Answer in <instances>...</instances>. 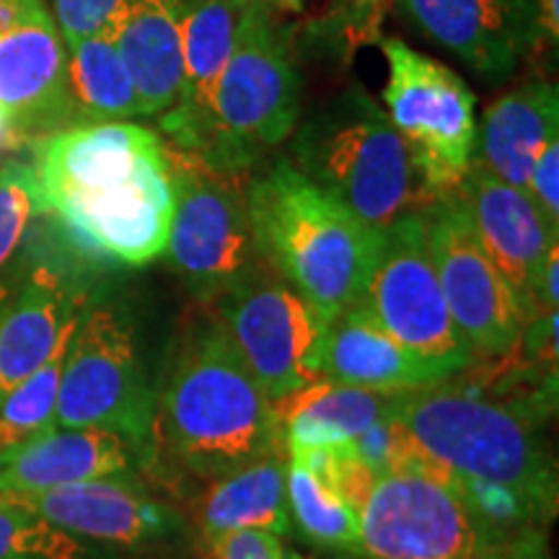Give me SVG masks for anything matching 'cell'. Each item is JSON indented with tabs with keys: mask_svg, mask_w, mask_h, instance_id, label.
Here are the masks:
<instances>
[{
	"mask_svg": "<svg viewBox=\"0 0 559 559\" xmlns=\"http://www.w3.org/2000/svg\"><path fill=\"white\" fill-rule=\"evenodd\" d=\"M39 213L55 215L83 254L145 267L166 254L171 169L166 143L132 122L73 124L34 140Z\"/></svg>",
	"mask_w": 559,
	"mask_h": 559,
	"instance_id": "obj_1",
	"label": "cell"
},
{
	"mask_svg": "<svg viewBox=\"0 0 559 559\" xmlns=\"http://www.w3.org/2000/svg\"><path fill=\"white\" fill-rule=\"evenodd\" d=\"M544 415L536 404L489 400L443 383L402 391L389 417L391 469L425 461L461 481L500 489L547 526L557 515L559 479L542 436Z\"/></svg>",
	"mask_w": 559,
	"mask_h": 559,
	"instance_id": "obj_2",
	"label": "cell"
},
{
	"mask_svg": "<svg viewBox=\"0 0 559 559\" xmlns=\"http://www.w3.org/2000/svg\"><path fill=\"white\" fill-rule=\"evenodd\" d=\"M174 464L210 481L285 445L275 407L213 317L179 332L166 370L153 438Z\"/></svg>",
	"mask_w": 559,
	"mask_h": 559,
	"instance_id": "obj_3",
	"label": "cell"
},
{
	"mask_svg": "<svg viewBox=\"0 0 559 559\" xmlns=\"http://www.w3.org/2000/svg\"><path fill=\"white\" fill-rule=\"evenodd\" d=\"M257 257L288 280L326 321L360 304L381 230L280 156L247 179Z\"/></svg>",
	"mask_w": 559,
	"mask_h": 559,
	"instance_id": "obj_4",
	"label": "cell"
},
{
	"mask_svg": "<svg viewBox=\"0 0 559 559\" xmlns=\"http://www.w3.org/2000/svg\"><path fill=\"white\" fill-rule=\"evenodd\" d=\"M290 164L373 230L430 205L402 135L358 86L296 124Z\"/></svg>",
	"mask_w": 559,
	"mask_h": 559,
	"instance_id": "obj_5",
	"label": "cell"
},
{
	"mask_svg": "<svg viewBox=\"0 0 559 559\" xmlns=\"http://www.w3.org/2000/svg\"><path fill=\"white\" fill-rule=\"evenodd\" d=\"M300 120V75L275 11L249 0L213 99V135L200 160L228 174L254 169Z\"/></svg>",
	"mask_w": 559,
	"mask_h": 559,
	"instance_id": "obj_6",
	"label": "cell"
},
{
	"mask_svg": "<svg viewBox=\"0 0 559 559\" xmlns=\"http://www.w3.org/2000/svg\"><path fill=\"white\" fill-rule=\"evenodd\" d=\"M358 519L368 559H526L453 474L425 461L379 474Z\"/></svg>",
	"mask_w": 559,
	"mask_h": 559,
	"instance_id": "obj_7",
	"label": "cell"
},
{
	"mask_svg": "<svg viewBox=\"0 0 559 559\" xmlns=\"http://www.w3.org/2000/svg\"><path fill=\"white\" fill-rule=\"evenodd\" d=\"M58 428L111 430L153 453L156 394L145 373L135 326L117 306L83 311L58 389Z\"/></svg>",
	"mask_w": 559,
	"mask_h": 559,
	"instance_id": "obj_8",
	"label": "cell"
},
{
	"mask_svg": "<svg viewBox=\"0 0 559 559\" xmlns=\"http://www.w3.org/2000/svg\"><path fill=\"white\" fill-rule=\"evenodd\" d=\"M389 62L386 115L419 174L428 200L461 190L477 156L474 94L459 73L402 39H381Z\"/></svg>",
	"mask_w": 559,
	"mask_h": 559,
	"instance_id": "obj_9",
	"label": "cell"
},
{
	"mask_svg": "<svg viewBox=\"0 0 559 559\" xmlns=\"http://www.w3.org/2000/svg\"><path fill=\"white\" fill-rule=\"evenodd\" d=\"M166 156L174 192L166 254L192 298L215 304L257 262L247 177L213 169L169 145Z\"/></svg>",
	"mask_w": 559,
	"mask_h": 559,
	"instance_id": "obj_10",
	"label": "cell"
},
{
	"mask_svg": "<svg viewBox=\"0 0 559 559\" xmlns=\"http://www.w3.org/2000/svg\"><path fill=\"white\" fill-rule=\"evenodd\" d=\"M360 306L409 353L451 376L474 362L440 293L425 210L381 230Z\"/></svg>",
	"mask_w": 559,
	"mask_h": 559,
	"instance_id": "obj_11",
	"label": "cell"
},
{
	"mask_svg": "<svg viewBox=\"0 0 559 559\" xmlns=\"http://www.w3.org/2000/svg\"><path fill=\"white\" fill-rule=\"evenodd\" d=\"M215 304L223 330L272 402L319 381L311 362L330 321L260 257Z\"/></svg>",
	"mask_w": 559,
	"mask_h": 559,
	"instance_id": "obj_12",
	"label": "cell"
},
{
	"mask_svg": "<svg viewBox=\"0 0 559 559\" xmlns=\"http://www.w3.org/2000/svg\"><path fill=\"white\" fill-rule=\"evenodd\" d=\"M428 243L445 306L474 358H506L526 330L513 293L489 262L456 194L425 207Z\"/></svg>",
	"mask_w": 559,
	"mask_h": 559,
	"instance_id": "obj_13",
	"label": "cell"
},
{
	"mask_svg": "<svg viewBox=\"0 0 559 559\" xmlns=\"http://www.w3.org/2000/svg\"><path fill=\"white\" fill-rule=\"evenodd\" d=\"M11 500L96 547L148 549L174 542L185 531L177 510L153 498L135 474L75 481Z\"/></svg>",
	"mask_w": 559,
	"mask_h": 559,
	"instance_id": "obj_14",
	"label": "cell"
},
{
	"mask_svg": "<svg viewBox=\"0 0 559 559\" xmlns=\"http://www.w3.org/2000/svg\"><path fill=\"white\" fill-rule=\"evenodd\" d=\"M456 198L489 262L513 293L523 321L531 324L542 317L536 306V280L549 251L557 247L559 230L544 221L526 192L492 177L477 160Z\"/></svg>",
	"mask_w": 559,
	"mask_h": 559,
	"instance_id": "obj_15",
	"label": "cell"
},
{
	"mask_svg": "<svg viewBox=\"0 0 559 559\" xmlns=\"http://www.w3.org/2000/svg\"><path fill=\"white\" fill-rule=\"evenodd\" d=\"M249 0H190L181 19V91L160 117L174 151L200 156L213 135V99Z\"/></svg>",
	"mask_w": 559,
	"mask_h": 559,
	"instance_id": "obj_16",
	"label": "cell"
},
{
	"mask_svg": "<svg viewBox=\"0 0 559 559\" xmlns=\"http://www.w3.org/2000/svg\"><path fill=\"white\" fill-rule=\"evenodd\" d=\"M0 111L24 143L70 128L68 47L52 13L0 34Z\"/></svg>",
	"mask_w": 559,
	"mask_h": 559,
	"instance_id": "obj_17",
	"label": "cell"
},
{
	"mask_svg": "<svg viewBox=\"0 0 559 559\" xmlns=\"http://www.w3.org/2000/svg\"><path fill=\"white\" fill-rule=\"evenodd\" d=\"M311 368L319 381L373 391H415L451 379L400 345L360 304L330 321Z\"/></svg>",
	"mask_w": 559,
	"mask_h": 559,
	"instance_id": "obj_18",
	"label": "cell"
},
{
	"mask_svg": "<svg viewBox=\"0 0 559 559\" xmlns=\"http://www.w3.org/2000/svg\"><path fill=\"white\" fill-rule=\"evenodd\" d=\"M140 464V451L117 432L55 428L0 464V495L21 498L75 481L135 474Z\"/></svg>",
	"mask_w": 559,
	"mask_h": 559,
	"instance_id": "obj_19",
	"label": "cell"
},
{
	"mask_svg": "<svg viewBox=\"0 0 559 559\" xmlns=\"http://www.w3.org/2000/svg\"><path fill=\"white\" fill-rule=\"evenodd\" d=\"M394 9L485 79H508L523 58L513 0H396Z\"/></svg>",
	"mask_w": 559,
	"mask_h": 559,
	"instance_id": "obj_20",
	"label": "cell"
},
{
	"mask_svg": "<svg viewBox=\"0 0 559 559\" xmlns=\"http://www.w3.org/2000/svg\"><path fill=\"white\" fill-rule=\"evenodd\" d=\"M190 0H128L109 29L140 102V117H164L181 91V19Z\"/></svg>",
	"mask_w": 559,
	"mask_h": 559,
	"instance_id": "obj_21",
	"label": "cell"
},
{
	"mask_svg": "<svg viewBox=\"0 0 559 559\" xmlns=\"http://www.w3.org/2000/svg\"><path fill=\"white\" fill-rule=\"evenodd\" d=\"M288 461V445H277L241 469L205 481L194 502L200 542L210 547L236 531L290 534Z\"/></svg>",
	"mask_w": 559,
	"mask_h": 559,
	"instance_id": "obj_22",
	"label": "cell"
},
{
	"mask_svg": "<svg viewBox=\"0 0 559 559\" xmlns=\"http://www.w3.org/2000/svg\"><path fill=\"white\" fill-rule=\"evenodd\" d=\"M75 313L73 293L58 270L39 264L26 275L0 311V396L50 360Z\"/></svg>",
	"mask_w": 559,
	"mask_h": 559,
	"instance_id": "obj_23",
	"label": "cell"
},
{
	"mask_svg": "<svg viewBox=\"0 0 559 559\" xmlns=\"http://www.w3.org/2000/svg\"><path fill=\"white\" fill-rule=\"evenodd\" d=\"M559 135V88L555 81H528L508 91L485 111L477 132V164L506 185L526 192L531 166L544 143Z\"/></svg>",
	"mask_w": 559,
	"mask_h": 559,
	"instance_id": "obj_24",
	"label": "cell"
},
{
	"mask_svg": "<svg viewBox=\"0 0 559 559\" xmlns=\"http://www.w3.org/2000/svg\"><path fill=\"white\" fill-rule=\"evenodd\" d=\"M402 391H373L317 381L272 402L288 449L353 443L394 412Z\"/></svg>",
	"mask_w": 559,
	"mask_h": 559,
	"instance_id": "obj_25",
	"label": "cell"
},
{
	"mask_svg": "<svg viewBox=\"0 0 559 559\" xmlns=\"http://www.w3.org/2000/svg\"><path fill=\"white\" fill-rule=\"evenodd\" d=\"M66 47L70 128L128 122L140 117L135 86L109 34L73 41Z\"/></svg>",
	"mask_w": 559,
	"mask_h": 559,
	"instance_id": "obj_26",
	"label": "cell"
},
{
	"mask_svg": "<svg viewBox=\"0 0 559 559\" xmlns=\"http://www.w3.org/2000/svg\"><path fill=\"white\" fill-rule=\"evenodd\" d=\"M81 311L70 319L62 337L50 355V360L41 366L37 373L21 381L16 389L0 396V464L16 456L21 449L45 438L47 432L58 428V389L62 366H66L70 342H73L75 326H79Z\"/></svg>",
	"mask_w": 559,
	"mask_h": 559,
	"instance_id": "obj_27",
	"label": "cell"
},
{
	"mask_svg": "<svg viewBox=\"0 0 559 559\" xmlns=\"http://www.w3.org/2000/svg\"><path fill=\"white\" fill-rule=\"evenodd\" d=\"M290 521L298 523L306 539L326 549L358 551L360 519L334 489L298 461H288Z\"/></svg>",
	"mask_w": 559,
	"mask_h": 559,
	"instance_id": "obj_28",
	"label": "cell"
},
{
	"mask_svg": "<svg viewBox=\"0 0 559 559\" xmlns=\"http://www.w3.org/2000/svg\"><path fill=\"white\" fill-rule=\"evenodd\" d=\"M0 559H111V555L58 528L16 500L0 498Z\"/></svg>",
	"mask_w": 559,
	"mask_h": 559,
	"instance_id": "obj_29",
	"label": "cell"
},
{
	"mask_svg": "<svg viewBox=\"0 0 559 559\" xmlns=\"http://www.w3.org/2000/svg\"><path fill=\"white\" fill-rule=\"evenodd\" d=\"M396 0H337L324 19V39L345 62H353L362 47L381 45L383 21L394 11Z\"/></svg>",
	"mask_w": 559,
	"mask_h": 559,
	"instance_id": "obj_30",
	"label": "cell"
},
{
	"mask_svg": "<svg viewBox=\"0 0 559 559\" xmlns=\"http://www.w3.org/2000/svg\"><path fill=\"white\" fill-rule=\"evenodd\" d=\"M37 210L34 174L26 160H5L0 166V270L11 262Z\"/></svg>",
	"mask_w": 559,
	"mask_h": 559,
	"instance_id": "obj_31",
	"label": "cell"
},
{
	"mask_svg": "<svg viewBox=\"0 0 559 559\" xmlns=\"http://www.w3.org/2000/svg\"><path fill=\"white\" fill-rule=\"evenodd\" d=\"M128 0H52V21L66 45L109 34Z\"/></svg>",
	"mask_w": 559,
	"mask_h": 559,
	"instance_id": "obj_32",
	"label": "cell"
},
{
	"mask_svg": "<svg viewBox=\"0 0 559 559\" xmlns=\"http://www.w3.org/2000/svg\"><path fill=\"white\" fill-rule=\"evenodd\" d=\"M523 55H551L559 45V0H513Z\"/></svg>",
	"mask_w": 559,
	"mask_h": 559,
	"instance_id": "obj_33",
	"label": "cell"
},
{
	"mask_svg": "<svg viewBox=\"0 0 559 559\" xmlns=\"http://www.w3.org/2000/svg\"><path fill=\"white\" fill-rule=\"evenodd\" d=\"M526 194L539 207L544 221L559 230V135L544 143L531 166Z\"/></svg>",
	"mask_w": 559,
	"mask_h": 559,
	"instance_id": "obj_34",
	"label": "cell"
},
{
	"mask_svg": "<svg viewBox=\"0 0 559 559\" xmlns=\"http://www.w3.org/2000/svg\"><path fill=\"white\" fill-rule=\"evenodd\" d=\"M210 559H283V542L270 531H236L207 547Z\"/></svg>",
	"mask_w": 559,
	"mask_h": 559,
	"instance_id": "obj_35",
	"label": "cell"
},
{
	"mask_svg": "<svg viewBox=\"0 0 559 559\" xmlns=\"http://www.w3.org/2000/svg\"><path fill=\"white\" fill-rule=\"evenodd\" d=\"M41 16H50L45 0H0V34Z\"/></svg>",
	"mask_w": 559,
	"mask_h": 559,
	"instance_id": "obj_36",
	"label": "cell"
},
{
	"mask_svg": "<svg viewBox=\"0 0 559 559\" xmlns=\"http://www.w3.org/2000/svg\"><path fill=\"white\" fill-rule=\"evenodd\" d=\"M557 275H559V247L549 251V257L542 264L539 280H536V306H539V313L557 311Z\"/></svg>",
	"mask_w": 559,
	"mask_h": 559,
	"instance_id": "obj_37",
	"label": "cell"
},
{
	"mask_svg": "<svg viewBox=\"0 0 559 559\" xmlns=\"http://www.w3.org/2000/svg\"><path fill=\"white\" fill-rule=\"evenodd\" d=\"M21 143H24V138H21L19 132L13 130L9 117L0 111V166H3L5 160H11L13 153L21 148Z\"/></svg>",
	"mask_w": 559,
	"mask_h": 559,
	"instance_id": "obj_38",
	"label": "cell"
},
{
	"mask_svg": "<svg viewBox=\"0 0 559 559\" xmlns=\"http://www.w3.org/2000/svg\"><path fill=\"white\" fill-rule=\"evenodd\" d=\"M260 3L270 5L272 11H300L304 0H260Z\"/></svg>",
	"mask_w": 559,
	"mask_h": 559,
	"instance_id": "obj_39",
	"label": "cell"
},
{
	"mask_svg": "<svg viewBox=\"0 0 559 559\" xmlns=\"http://www.w3.org/2000/svg\"><path fill=\"white\" fill-rule=\"evenodd\" d=\"M11 283L9 280H0V311H3V306H5V300L11 298Z\"/></svg>",
	"mask_w": 559,
	"mask_h": 559,
	"instance_id": "obj_40",
	"label": "cell"
},
{
	"mask_svg": "<svg viewBox=\"0 0 559 559\" xmlns=\"http://www.w3.org/2000/svg\"><path fill=\"white\" fill-rule=\"evenodd\" d=\"M290 559H304V557H290Z\"/></svg>",
	"mask_w": 559,
	"mask_h": 559,
	"instance_id": "obj_41",
	"label": "cell"
}]
</instances>
